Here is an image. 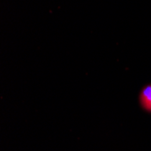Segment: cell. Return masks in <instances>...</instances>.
I'll return each mask as SVG.
<instances>
[{"instance_id":"obj_1","label":"cell","mask_w":151,"mask_h":151,"mask_svg":"<svg viewBox=\"0 0 151 151\" xmlns=\"http://www.w3.org/2000/svg\"><path fill=\"white\" fill-rule=\"evenodd\" d=\"M139 101L144 111L151 113V83L147 84L141 89L139 96Z\"/></svg>"}]
</instances>
